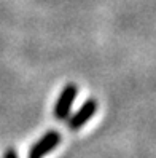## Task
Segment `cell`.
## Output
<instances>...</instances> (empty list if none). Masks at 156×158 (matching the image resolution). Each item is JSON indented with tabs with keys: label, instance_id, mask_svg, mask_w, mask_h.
Returning <instances> with one entry per match:
<instances>
[{
	"label": "cell",
	"instance_id": "1",
	"mask_svg": "<svg viewBox=\"0 0 156 158\" xmlns=\"http://www.w3.org/2000/svg\"><path fill=\"white\" fill-rule=\"evenodd\" d=\"M77 94H78V88L75 83H69V85L62 88L61 94L56 101V106H54V117L58 120H66L70 115V109Z\"/></svg>",
	"mask_w": 156,
	"mask_h": 158
},
{
	"label": "cell",
	"instance_id": "2",
	"mask_svg": "<svg viewBox=\"0 0 156 158\" xmlns=\"http://www.w3.org/2000/svg\"><path fill=\"white\" fill-rule=\"evenodd\" d=\"M59 142H61L59 133L58 131H48L40 141H37L34 144V147L30 148V152H29V158H43L46 153L54 150Z\"/></svg>",
	"mask_w": 156,
	"mask_h": 158
},
{
	"label": "cell",
	"instance_id": "3",
	"mask_svg": "<svg viewBox=\"0 0 156 158\" xmlns=\"http://www.w3.org/2000/svg\"><path fill=\"white\" fill-rule=\"evenodd\" d=\"M97 110V101L96 99H88L83 106H81L77 114H73L69 120V128L70 129H80L81 126H85L91 118L94 117Z\"/></svg>",
	"mask_w": 156,
	"mask_h": 158
},
{
	"label": "cell",
	"instance_id": "4",
	"mask_svg": "<svg viewBox=\"0 0 156 158\" xmlns=\"http://www.w3.org/2000/svg\"><path fill=\"white\" fill-rule=\"evenodd\" d=\"M3 158H18V153L14 152V148H8L3 155Z\"/></svg>",
	"mask_w": 156,
	"mask_h": 158
}]
</instances>
